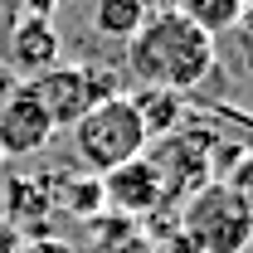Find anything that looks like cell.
Returning <instances> with one entry per match:
<instances>
[{"label":"cell","mask_w":253,"mask_h":253,"mask_svg":"<svg viewBox=\"0 0 253 253\" xmlns=\"http://www.w3.org/2000/svg\"><path fill=\"white\" fill-rule=\"evenodd\" d=\"M126 68L141 88H166V93L185 97L205 78H214L219 49L180 10H151L146 25L126 39Z\"/></svg>","instance_id":"obj_1"},{"label":"cell","mask_w":253,"mask_h":253,"mask_svg":"<svg viewBox=\"0 0 253 253\" xmlns=\"http://www.w3.org/2000/svg\"><path fill=\"white\" fill-rule=\"evenodd\" d=\"M151 136L141 126V112L131 93H117V97H102L97 107H88L78 122H73V156L88 175H112L117 166L146 156Z\"/></svg>","instance_id":"obj_2"},{"label":"cell","mask_w":253,"mask_h":253,"mask_svg":"<svg viewBox=\"0 0 253 253\" xmlns=\"http://www.w3.org/2000/svg\"><path fill=\"white\" fill-rule=\"evenodd\" d=\"M253 249V214L224 190V180H210L180 200V249L170 253H249Z\"/></svg>","instance_id":"obj_3"},{"label":"cell","mask_w":253,"mask_h":253,"mask_svg":"<svg viewBox=\"0 0 253 253\" xmlns=\"http://www.w3.org/2000/svg\"><path fill=\"white\" fill-rule=\"evenodd\" d=\"M214 151H219V131H210L200 117H185V126H175L170 136L146 146V161L156 166L170 205L190 200L195 190H205L214 180Z\"/></svg>","instance_id":"obj_4"},{"label":"cell","mask_w":253,"mask_h":253,"mask_svg":"<svg viewBox=\"0 0 253 253\" xmlns=\"http://www.w3.org/2000/svg\"><path fill=\"white\" fill-rule=\"evenodd\" d=\"M30 93L39 97V107L49 112L54 126H73L88 107H97L102 97H117V78L107 68H88V63H54L49 73L30 78Z\"/></svg>","instance_id":"obj_5"},{"label":"cell","mask_w":253,"mask_h":253,"mask_svg":"<svg viewBox=\"0 0 253 253\" xmlns=\"http://www.w3.org/2000/svg\"><path fill=\"white\" fill-rule=\"evenodd\" d=\"M54 136L49 112L39 107L30 83H15L0 97V156H39Z\"/></svg>","instance_id":"obj_6"},{"label":"cell","mask_w":253,"mask_h":253,"mask_svg":"<svg viewBox=\"0 0 253 253\" xmlns=\"http://www.w3.org/2000/svg\"><path fill=\"white\" fill-rule=\"evenodd\" d=\"M59 49H63V34L54 20H39V15H20L15 30L5 34V49H0V63L10 73H20L25 83L49 73L59 63Z\"/></svg>","instance_id":"obj_7"},{"label":"cell","mask_w":253,"mask_h":253,"mask_svg":"<svg viewBox=\"0 0 253 253\" xmlns=\"http://www.w3.org/2000/svg\"><path fill=\"white\" fill-rule=\"evenodd\" d=\"M102 205H112L122 219H146V214H156L161 205H170L166 200V185H161L156 166L146 156L126 161V166H117L112 175H102Z\"/></svg>","instance_id":"obj_8"},{"label":"cell","mask_w":253,"mask_h":253,"mask_svg":"<svg viewBox=\"0 0 253 253\" xmlns=\"http://www.w3.org/2000/svg\"><path fill=\"white\" fill-rule=\"evenodd\" d=\"M5 214H10V229L20 234V224H39L49 210H54V180L49 175H20V180H10L5 185Z\"/></svg>","instance_id":"obj_9"},{"label":"cell","mask_w":253,"mask_h":253,"mask_svg":"<svg viewBox=\"0 0 253 253\" xmlns=\"http://www.w3.org/2000/svg\"><path fill=\"white\" fill-rule=\"evenodd\" d=\"M136 102V112H141V126H146V136L161 141V136H170L175 126H185V97L180 93H166V88H141V93H131Z\"/></svg>","instance_id":"obj_10"},{"label":"cell","mask_w":253,"mask_h":253,"mask_svg":"<svg viewBox=\"0 0 253 253\" xmlns=\"http://www.w3.org/2000/svg\"><path fill=\"white\" fill-rule=\"evenodd\" d=\"M151 15V0H93V30L102 39H131V34L146 25Z\"/></svg>","instance_id":"obj_11"},{"label":"cell","mask_w":253,"mask_h":253,"mask_svg":"<svg viewBox=\"0 0 253 253\" xmlns=\"http://www.w3.org/2000/svg\"><path fill=\"white\" fill-rule=\"evenodd\" d=\"M175 10H180L200 34H210V39L234 34L239 20H244V0H175Z\"/></svg>","instance_id":"obj_12"},{"label":"cell","mask_w":253,"mask_h":253,"mask_svg":"<svg viewBox=\"0 0 253 253\" xmlns=\"http://www.w3.org/2000/svg\"><path fill=\"white\" fill-rule=\"evenodd\" d=\"M54 205H63L78 219H97L102 210V180L97 175H78V180H54Z\"/></svg>","instance_id":"obj_13"},{"label":"cell","mask_w":253,"mask_h":253,"mask_svg":"<svg viewBox=\"0 0 253 253\" xmlns=\"http://www.w3.org/2000/svg\"><path fill=\"white\" fill-rule=\"evenodd\" d=\"M214 180H224V190L253 214V146H239L234 161L224 166V175H214Z\"/></svg>","instance_id":"obj_14"},{"label":"cell","mask_w":253,"mask_h":253,"mask_svg":"<svg viewBox=\"0 0 253 253\" xmlns=\"http://www.w3.org/2000/svg\"><path fill=\"white\" fill-rule=\"evenodd\" d=\"M15 253H78V249H73L68 239H54V234H30Z\"/></svg>","instance_id":"obj_15"},{"label":"cell","mask_w":253,"mask_h":253,"mask_svg":"<svg viewBox=\"0 0 253 253\" xmlns=\"http://www.w3.org/2000/svg\"><path fill=\"white\" fill-rule=\"evenodd\" d=\"M102 253H166L156 244V239H146V234H131V239H122V244H112V249H102Z\"/></svg>","instance_id":"obj_16"},{"label":"cell","mask_w":253,"mask_h":253,"mask_svg":"<svg viewBox=\"0 0 253 253\" xmlns=\"http://www.w3.org/2000/svg\"><path fill=\"white\" fill-rule=\"evenodd\" d=\"M25 15V5L20 0H0V49H5V34L15 30V20Z\"/></svg>","instance_id":"obj_17"},{"label":"cell","mask_w":253,"mask_h":253,"mask_svg":"<svg viewBox=\"0 0 253 253\" xmlns=\"http://www.w3.org/2000/svg\"><path fill=\"white\" fill-rule=\"evenodd\" d=\"M25 5V15H39V20H54V10H59L63 0H20Z\"/></svg>","instance_id":"obj_18"},{"label":"cell","mask_w":253,"mask_h":253,"mask_svg":"<svg viewBox=\"0 0 253 253\" xmlns=\"http://www.w3.org/2000/svg\"><path fill=\"white\" fill-rule=\"evenodd\" d=\"M10 88H15V78H10V68H5V63H0V97L10 93Z\"/></svg>","instance_id":"obj_19"},{"label":"cell","mask_w":253,"mask_h":253,"mask_svg":"<svg viewBox=\"0 0 253 253\" xmlns=\"http://www.w3.org/2000/svg\"><path fill=\"white\" fill-rule=\"evenodd\" d=\"M0 161H5V156H0Z\"/></svg>","instance_id":"obj_20"}]
</instances>
